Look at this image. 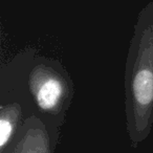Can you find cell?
Wrapping results in <instances>:
<instances>
[{"instance_id": "6da1fadb", "label": "cell", "mask_w": 153, "mask_h": 153, "mask_svg": "<svg viewBox=\"0 0 153 153\" xmlns=\"http://www.w3.org/2000/svg\"><path fill=\"white\" fill-rule=\"evenodd\" d=\"M126 130L132 148L151 133L153 113V0L140 11L125 65Z\"/></svg>"}, {"instance_id": "7a4b0ae2", "label": "cell", "mask_w": 153, "mask_h": 153, "mask_svg": "<svg viewBox=\"0 0 153 153\" xmlns=\"http://www.w3.org/2000/svg\"><path fill=\"white\" fill-rule=\"evenodd\" d=\"M27 85L38 117L48 128L60 127L74 97V84L66 68L57 60L42 58L30 69Z\"/></svg>"}, {"instance_id": "3957f363", "label": "cell", "mask_w": 153, "mask_h": 153, "mask_svg": "<svg viewBox=\"0 0 153 153\" xmlns=\"http://www.w3.org/2000/svg\"><path fill=\"white\" fill-rule=\"evenodd\" d=\"M49 128L34 114L20 125L15 138L5 153H55Z\"/></svg>"}, {"instance_id": "277c9868", "label": "cell", "mask_w": 153, "mask_h": 153, "mask_svg": "<svg viewBox=\"0 0 153 153\" xmlns=\"http://www.w3.org/2000/svg\"><path fill=\"white\" fill-rule=\"evenodd\" d=\"M21 105L17 102L2 104L0 107V153H5L12 145L20 127Z\"/></svg>"}, {"instance_id": "5b68a950", "label": "cell", "mask_w": 153, "mask_h": 153, "mask_svg": "<svg viewBox=\"0 0 153 153\" xmlns=\"http://www.w3.org/2000/svg\"><path fill=\"white\" fill-rule=\"evenodd\" d=\"M152 128H153V113H152Z\"/></svg>"}]
</instances>
